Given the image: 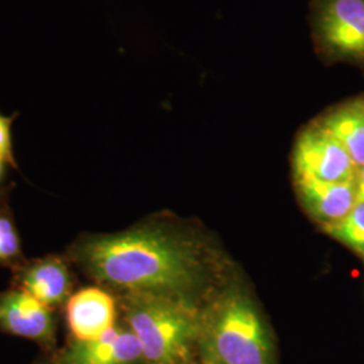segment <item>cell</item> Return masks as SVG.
I'll list each match as a JSON object with an SVG mask.
<instances>
[{
    "instance_id": "cell-16",
    "label": "cell",
    "mask_w": 364,
    "mask_h": 364,
    "mask_svg": "<svg viewBox=\"0 0 364 364\" xmlns=\"http://www.w3.org/2000/svg\"><path fill=\"white\" fill-rule=\"evenodd\" d=\"M4 164H7L3 158H0V178H1V176H3V170H4Z\"/></svg>"
},
{
    "instance_id": "cell-13",
    "label": "cell",
    "mask_w": 364,
    "mask_h": 364,
    "mask_svg": "<svg viewBox=\"0 0 364 364\" xmlns=\"http://www.w3.org/2000/svg\"><path fill=\"white\" fill-rule=\"evenodd\" d=\"M19 252V236L15 231L13 223L6 218H0V262L15 259Z\"/></svg>"
},
{
    "instance_id": "cell-15",
    "label": "cell",
    "mask_w": 364,
    "mask_h": 364,
    "mask_svg": "<svg viewBox=\"0 0 364 364\" xmlns=\"http://www.w3.org/2000/svg\"><path fill=\"white\" fill-rule=\"evenodd\" d=\"M356 183H358V201H364V168L358 170Z\"/></svg>"
},
{
    "instance_id": "cell-5",
    "label": "cell",
    "mask_w": 364,
    "mask_h": 364,
    "mask_svg": "<svg viewBox=\"0 0 364 364\" xmlns=\"http://www.w3.org/2000/svg\"><path fill=\"white\" fill-rule=\"evenodd\" d=\"M293 165L296 177L318 181H353L358 174L343 144L320 124L301 132L293 151Z\"/></svg>"
},
{
    "instance_id": "cell-2",
    "label": "cell",
    "mask_w": 364,
    "mask_h": 364,
    "mask_svg": "<svg viewBox=\"0 0 364 364\" xmlns=\"http://www.w3.org/2000/svg\"><path fill=\"white\" fill-rule=\"evenodd\" d=\"M127 317L149 363H186L200 332L192 309L169 296L136 293Z\"/></svg>"
},
{
    "instance_id": "cell-8",
    "label": "cell",
    "mask_w": 364,
    "mask_h": 364,
    "mask_svg": "<svg viewBox=\"0 0 364 364\" xmlns=\"http://www.w3.org/2000/svg\"><path fill=\"white\" fill-rule=\"evenodd\" d=\"M0 326L21 338L50 341L54 333L50 308L31 297L25 290L0 296Z\"/></svg>"
},
{
    "instance_id": "cell-3",
    "label": "cell",
    "mask_w": 364,
    "mask_h": 364,
    "mask_svg": "<svg viewBox=\"0 0 364 364\" xmlns=\"http://www.w3.org/2000/svg\"><path fill=\"white\" fill-rule=\"evenodd\" d=\"M208 364H273L269 333L254 304L242 294L224 299L203 335Z\"/></svg>"
},
{
    "instance_id": "cell-14",
    "label": "cell",
    "mask_w": 364,
    "mask_h": 364,
    "mask_svg": "<svg viewBox=\"0 0 364 364\" xmlns=\"http://www.w3.org/2000/svg\"><path fill=\"white\" fill-rule=\"evenodd\" d=\"M14 117H4L0 114V158H3L7 164L15 165L13 151V134L11 124Z\"/></svg>"
},
{
    "instance_id": "cell-12",
    "label": "cell",
    "mask_w": 364,
    "mask_h": 364,
    "mask_svg": "<svg viewBox=\"0 0 364 364\" xmlns=\"http://www.w3.org/2000/svg\"><path fill=\"white\" fill-rule=\"evenodd\" d=\"M326 230L338 242L352 248L364 258V201H358L343 220Z\"/></svg>"
},
{
    "instance_id": "cell-9",
    "label": "cell",
    "mask_w": 364,
    "mask_h": 364,
    "mask_svg": "<svg viewBox=\"0 0 364 364\" xmlns=\"http://www.w3.org/2000/svg\"><path fill=\"white\" fill-rule=\"evenodd\" d=\"M115 321V302L96 287L77 291L68 302V324L76 340L100 338Z\"/></svg>"
},
{
    "instance_id": "cell-11",
    "label": "cell",
    "mask_w": 364,
    "mask_h": 364,
    "mask_svg": "<svg viewBox=\"0 0 364 364\" xmlns=\"http://www.w3.org/2000/svg\"><path fill=\"white\" fill-rule=\"evenodd\" d=\"M318 124L343 144L358 170L364 168V100L338 107Z\"/></svg>"
},
{
    "instance_id": "cell-4",
    "label": "cell",
    "mask_w": 364,
    "mask_h": 364,
    "mask_svg": "<svg viewBox=\"0 0 364 364\" xmlns=\"http://www.w3.org/2000/svg\"><path fill=\"white\" fill-rule=\"evenodd\" d=\"M313 34L328 57L364 65V0H314Z\"/></svg>"
},
{
    "instance_id": "cell-7",
    "label": "cell",
    "mask_w": 364,
    "mask_h": 364,
    "mask_svg": "<svg viewBox=\"0 0 364 364\" xmlns=\"http://www.w3.org/2000/svg\"><path fill=\"white\" fill-rule=\"evenodd\" d=\"M141 358L142 348L134 332L111 328L100 338L76 340L57 364H134Z\"/></svg>"
},
{
    "instance_id": "cell-6",
    "label": "cell",
    "mask_w": 364,
    "mask_h": 364,
    "mask_svg": "<svg viewBox=\"0 0 364 364\" xmlns=\"http://www.w3.org/2000/svg\"><path fill=\"white\" fill-rule=\"evenodd\" d=\"M296 183L304 208L326 228L343 220L358 204L356 180L324 182L296 177Z\"/></svg>"
},
{
    "instance_id": "cell-10",
    "label": "cell",
    "mask_w": 364,
    "mask_h": 364,
    "mask_svg": "<svg viewBox=\"0 0 364 364\" xmlns=\"http://www.w3.org/2000/svg\"><path fill=\"white\" fill-rule=\"evenodd\" d=\"M22 290L48 308L60 305L70 291V275L64 262L43 259L31 264L21 277Z\"/></svg>"
},
{
    "instance_id": "cell-1",
    "label": "cell",
    "mask_w": 364,
    "mask_h": 364,
    "mask_svg": "<svg viewBox=\"0 0 364 364\" xmlns=\"http://www.w3.org/2000/svg\"><path fill=\"white\" fill-rule=\"evenodd\" d=\"M75 258L99 281L135 293H178L192 287L198 273L193 248L156 228L85 240Z\"/></svg>"
}]
</instances>
